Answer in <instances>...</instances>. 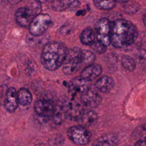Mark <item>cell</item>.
<instances>
[{
  "instance_id": "cell-1",
  "label": "cell",
  "mask_w": 146,
  "mask_h": 146,
  "mask_svg": "<svg viewBox=\"0 0 146 146\" xmlns=\"http://www.w3.org/2000/svg\"><path fill=\"white\" fill-rule=\"evenodd\" d=\"M137 36V27L131 22L118 19L111 22V43L113 47H127L134 43Z\"/></svg>"
},
{
  "instance_id": "cell-2",
  "label": "cell",
  "mask_w": 146,
  "mask_h": 146,
  "mask_svg": "<svg viewBox=\"0 0 146 146\" xmlns=\"http://www.w3.org/2000/svg\"><path fill=\"white\" fill-rule=\"evenodd\" d=\"M68 51L67 47L62 43L48 42L42 51L41 63L47 70L55 71L62 66Z\"/></svg>"
},
{
  "instance_id": "cell-3",
  "label": "cell",
  "mask_w": 146,
  "mask_h": 146,
  "mask_svg": "<svg viewBox=\"0 0 146 146\" xmlns=\"http://www.w3.org/2000/svg\"><path fill=\"white\" fill-rule=\"evenodd\" d=\"M40 3L35 1L26 7L18 8L15 13V19L17 22L22 27L29 26L35 16L40 14Z\"/></svg>"
},
{
  "instance_id": "cell-4",
  "label": "cell",
  "mask_w": 146,
  "mask_h": 146,
  "mask_svg": "<svg viewBox=\"0 0 146 146\" xmlns=\"http://www.w3.org/2000/svg\"><path fill=\"white\" fill-rule=\"evenodd\" d=\"M83 63L82 50L74 47L69 50L62 64V70L66 75H71L76 72Z\"/></svg>"
},
{
  "instance_id": "cell-5",
  "label": "cell",
  "mask_w": 146,
  "mask_h": 146,
  "mask_svg": "<svg viewBox=\"0 0 146 146\" xmlns=\"http://www.w3.org/2000/svg\"><path fill=\"white\" fill-rule=\"evenodd\" d=\"M68 137L74 144L79 145L87 144L91 138V132L83 125H78L69 127L67 131Z\"/></svg>"
},
{
  "instance_id": "cell-6",
  "label": "cell",
  "mask_w": 146,
  "mask_h": 146,
  "mask_svg": "<svg viewBox=\"0 0 146 146\" xmlns=\"http://www.w3.org/2000/svg\"><path fill=\"white\" fill-rule=\"evenodd\" d=\"M51 19L47 14H39L34 17L29 25L30 33L34 36H41L47 30Z\"/></svg>"
},
{
  "instance_id": "cell-7",
  "label": "cell",
  "mask_w": 146,
  "mask_h": 146,
  "mask_svg": "<svg viewBox=\"0 0 146 146\" xmlns=\"http://www.w3.org/2000/svg\"><path fill=\"white\" fill-rule=\"evenodd\" d=\"M96 39L106 46L111 44V22L107 18H101L95 25Z\"/></svg>"
},
{
  "instance_id": "cell-8",
  "label": "cell",
  "mask_w": 146,
  "mask_h": 146,
  "mask_svg": "<svg viewBox=\"0 0 146 146\" xmlns=\"http://www.w3.org/2000/svg\"><path fill=\"white\" fill-rule=\"evenodd\" d=\"M34 109L38 116L42 118H50L55 113L56 107L51 99L42 98L35 102Z\"/></svg>"
},
{
  "instance_id": "cell-9",
  "label": "cell",
  "mask_w": 146,
  "mask_h": 146,
  "mask_svg": "<svg viewBox=\"0 0 146 146\" xmlns=\"http://www.w3.org/2000/svg\"><path fill=\"white\" fill-rule=\"evenodd\" d=\"M80 101L86 107L95 108L101 103L102 97L96 91L90 88L81 94Z\"/></svg>"
},
{
  "instance_id": "cell-10",
  "label": "cell",
  "mask_w": 146,
  "mask_h": 146,
  "mask_svg": "<svg viewBox=\"0 0 146 146\" xmlns=\"http://www.w3.org/2000/svg\"><path fill=\"white\" fill-rule=\"evenodd\" d=\"M18 93L15 88L10 87L6 91L3 105L6 111L9 112L15 111L19 105Z\"/></svg>"
},
{
  "instance_id": "cell-11",
  "label": "cell",
  "mask_w": 146,
  "mask_h": 146,
  "mask_svg": "<svg viewBox=\"0 0 146 146\" xmlns=\"http://www.w3.org/2000/svg\"><path fill=\"white\" fill-rule=\"evenodd\" d=\"M91 85V81L86 80L79 76L73 78L70 80L68 83V90L73 94L78 92L82 93L90 89Z\"/></svg>"
},
{
  "instance_id": "cell-12",
  "label": "cell",
  "mask_w": 146,
  "mask_h": 146,
  "mask_svg": "<svg viewBox=\"0 0 146 146\" xmlns=\"http://www.w3.org/2000/svg\"><path fill=\"white\" fill-rule=\"evenodd\" d=\"M102 73V66L98 64H90L82 71L80 76L86 80L92 81Z\"/></svg>"
},
{
  "instance_id": "cell-13",
  "label": "cell",
  "mask_w": 146,
  "mask_h": 146,
  "mask_svg": "<svg viewBox=\"0 0 146 146\" xmlns=\"http://www.w3.org/2000/svg\"><path fill=\"white\" fill-rule=\"evenodd\" d=\"M114 80L108 76H103L99 78L95 83L96 88L102 93H108L113 88Z\"/></svg>"
},
{
  "instance_id": "cell-14",
  "label": "cell",
  "mask_w": 146,
  "mask_h": 146,
  "mask_svg": "<svg viewBox=\"0 0 146 146\" xmlns=\"http://www.w3.org/2000/svg\"><path fill=\"white\" fill-rule=\"evenodd\" d=\"M119 141L116 135L109 133L98 137L93 142L92 146H116Z\"/></svg>"
},
{
  "instance_id": "cell-15",
  "label": "cell",
  "mask_w": 146,
  "mask_h": 146,
  "mask_svg": "<svg viewBox=\"0 0 146 146\" xmlns=\"http://www.w3.org/2000/svg\"><path fill=\"white\" fill-rule=\"evenodd\" d=\"M97 119L98 115L95 111L84 108L76 121L79 122L82 125H90L94 124Z\"/></svg>"
},
{
  "instance_id": "cell-16",
  "label": "cell",
  "mask_w": 146,
  "mask_h": 146,
  "mask_svg": "<svg viewBox=\"0 0 146 146\" xmlns=\"http://www.w3.org/2000/svg\"><path fill=\"white\" fill-rule=\"evenodd\" d=\"M80 40L82 44L91 46L96 40L95 32L91 27H86L80 33Z\"/></svg>"
},
{
  "instance_id": "cell-17",
  "label": "cell",
  "mask_w": 146,
  "mask_h": 146,
  "mask_svg": "<svg viewBox=\"0 0 146 146\" xmlns=\"http://www.w3.org/2000/svg\"><path fill=\"white\" fill-rule=\"evenodd\" d=\"M19 104L22 106L29 105L32 100L33 96L31 92L25 88H21L17 91Z\"/></svg>"
},
{
  "instance_id": "cell-18",
  "label": "cell",
  "mask_w": 146,
  "mask_h": 146,
  "mask_svg": "<svg viewBox=\"0 0 146 146\" xmlns=\"http://www.w3.org/2000/svg\"><path fill=\"white\" fill-rule=\"evenodd\" d=\"M115 0H94L95 6L104 10H110L112 9L116 5Z\"/></svg>"
},
{
  "instance_id": "cell-19",
  "label": "cell",
  "mask_w": 146,
  "mask_h": 146,
  "mask_svg": "<svg viewBox=\"0 0 146 146\" xmlns=\"http://www.w3.org/2000/svg\"><path fill=\"white\" fill-rule=\"evenodd\" d=\"M121 63L123 67L129 71H133L136 68V64L135 60L130 56L125 55L121 59Z\"/></svg>"
},
{
  "instance_id": "cell-20",
  "label": "cell",
  "mask_w": 146,
  "mask_h": 146,
  "mask_svg": "<svg viewBox=\"0 0 146 146\" xmlns=\"http://www.w3.org/2000/svg\"><path fill=\"white\" fill-rule=\"evenodd\" d=\"M71 5L70 0H54L52 2L51 7L52 10L56 11H63Z\"/></svg>"
},
{
  "instance_id": "cell-21",
  "label": "cell",
  "mask_w": 146,
  "mask_h": 146,
  "mask_svg": "<svg viewBox=\"0 0 146 146\" xmlns=\"http://www.w3.org/2000/svg\"><path fill=\"white\" fill-rule=\"evenodd\" d=\"M83 63L92 64L95 59V54L91 51L87 50H82Z\"/></svg>"
},
{
  "instance_id": "cell-22",
  "label": "cell",
  "mask_w": 146,
  "mask_h": 146,
  "mask_svg": "<svg viewBox=\"0 0 146 146\" xmlns=\"http://www.w3.org/2000/svg\"><path fill=\"white\" fill-rule=\"evenodd\" d=\"M91 47H92L93 50L96 52H97L98 54H99L104 53L107 49V48H106L107 46H106L105 45L102 44L101 42H99L97 39L94 43V44L91 46Z\"/></svg>"
},
{
  "instance_id": "cell-23",
  "label": "cell",
  "mask_w": 146,
  "mask_h": 146,
  "mask_svg": "<svg viewBox=\"0 0 146 146\" xmlns=\"http://www.w3.org/2000/svg\"><path fill=\"white\" fill-rule=\"evenodd\" d=\"M135 135L139 139H145L146 140V125L140 126L137 128L135 131Z\"/></svg>"
},
{
  "instance_id": "cell-24",
  "label": "cell",
  "mask_w": 146,
  "mask_h": 146,
  "mask_svg": "<svg viewBox=\"0 0 146 146\" xmlns=\"http://www.w3.org/2000/svg\"><path fill=\"white\" fill-rule=\"evenodd\" d=\"M134 146H146V140L145 139L138 140Z\"/></svg>"
},
{
  "instance_id": "cell-25",
  "label": "cell",
  "mask_w": 146,
  "mask_h": 146,
  "mask_svg": "<svg viewBox=\"0 0 146 146\" xmlns=\"http://www.w3.org/2000/svg\"><path fill=\"white\" fill-rule=\"evenodd\" d=\"M139 56L144 60H146V51H140L139 52Z\"/></svg>"
},
{
  "instance_id": "cell-26",
  "label": "cell",
  "mask_w": 146,
  "mask_h": 146,
  "mask_svg": "<svg viewBox=\"0 0 146 146\" xmlns=\"http://www.w3.org/2000/svg\"><path fill=\"white\" fill-rule=\"evenodd\" d=\"M9 3H10L11 5H16L18 3H19L20 2H21L22 0H7Z\"/></svg>"
},
{
  "instance_id": "cell-27",
  "label": "cell",
  "mask_w": 146,
  "mask_h": 146,
  "mask_svg": "<svg viewBox=\"0 0 146 146\" xmlns=\"http://www.w3.org/2000/svg\"><path fill=\"white\" fill-rule=\"evenodd\" d=\"M117 2H119L120 3H127L128 2L129 0H115Z\"/></svg>"
},
{
  "instance_id": "cell-28",
  "label": "cell",
  "mask_w": 146,
  "mask_h": 146,
  "mask_svg": "<svg viewBox=\"0 0 146 146\" xmlns=\"http://www.w3.org/2000/svg\"><path fill=\"white\" fill-rule=\"evenodd\" d=\"M35 1H37V2H38L40 3H44V2H47L48 0H35Z\"/></svg>"
},
{
  "instance_id": "cell-29",
  "label": "cell",
  "mask_w": 146,
  "mask_h": 146,
  "mask_svg": "<svg viewBox=\"0 0 146 146\" xmlns=\"http://www.w3.org/2000/svg\"><path fill=\"white\" fill-rule=\"evenodd\" d=\"M143 23H144L145 26L146 27V14L144 15V16L143 17Z\"/></svg>"
},
{
  "instance_id": "cell-30",
  "label": "cell",
  "mask_w": 146,
  "mask_h": 146,
  "mask_svg": "<svg viewBox=\"0 0 146 146\" xmlns=\"http://www.w3.org/2000/svg\"><path fill=\"white\" fill-rule=\"evenodd\" d=\"M34 146H45V145L44 144H36V145H35Z\"/></svg>"
}]
</instances>
